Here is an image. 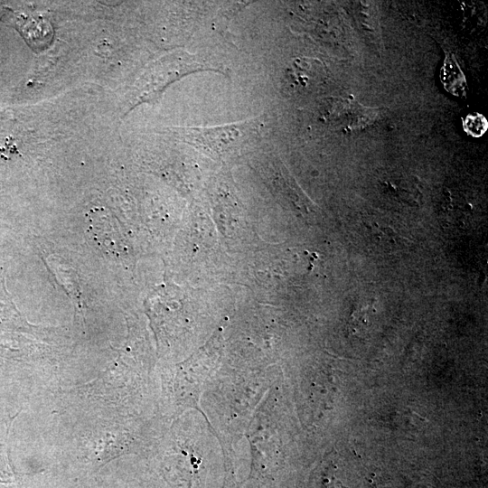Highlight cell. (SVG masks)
<instances>
[{
  "mask_svg": "<svg viewBox=\"0 0 488 488\" xmlns=\"http://www.w3.org/2000/svg\"><path fill=\"white\" fill-rule=\"evenodd\" d=\"M262 127L261 118L255 117L218 127L178 128L174 135L210 155L225 156L258 143Z\"/></svg>",
  "mask_w": 488,
  "mask_h": 488,
  "instance_id": "obj_1",
  "label": "cell"
},
{
  "mask_svg": "<svg viewBox=\"0 0 488 488\" xmlns=\"http://www.w3.org/2000/svg\"><path fill=\"white\" fill-rule=\"evenodd\" d=\"M207 70L212 69L187 52L178 51L164 56L153 63L139 80L136 103L150 102L170 83L190 73Z\"/></svg>",
  "mask_w": 488,
  "mask_h": 488,
  "instance_id": "obj_2",
  "label": "cell"
},
{
  "mask_svg": "<svg viewBox=\"0 0 488 488\" xmlns=\"http://www.w3.org/2000/svg\"><path fill=\"white\" fill-rule=\"evenodd\" d=\"M441 81L445 89L455 96L465 93L466 81L463 71L452 55H447L441 70Z\"/></svg>",
  "mask_w": 488,
  "mask_h": 488,
  "instance_id": "obj_3",
  "label": "cell"
},
{
  "mask_svg": "<svg viewBox=\"0 0 488 488\" xmlns=\"http://www.w3.org/2000/svg\"><path fill=\"white\" fill-rule=\"evenodd\" d=\"M463 127L468 135L474 137H479L487 130L488 122L481 114H469L463 121Z\"/></svg>",
  "mask_w": 488,
  "mask_h": 488,
  "instance_id": "obj_4",
  "label": "cell"
}]
</instances>
